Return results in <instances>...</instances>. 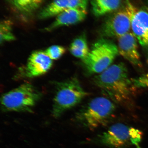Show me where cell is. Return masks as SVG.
I'll use <instances>...</instances> for the list:
<instances>
[{"label":"cell","mask_w":148,"mask_h":148,"mask_svg":"<svg viewBox=\"0 0 148 148\" xmlns=\"http://www.w3.org/2000/svg\"><path fill=\"white\" fill-rule=\"evenodd\" d=\"M41 97V92L34 86L25 83L3 94L1 108L4 112H32Z\"/></svg>","instance_id":"obj_3"},{"label":"cell","mask_w":148,"mask_h":148,"mask_svg":"<svg viewBox=\"0 0 148 148\" xmlns=\"http://www.w3.org/2000/svg\"><path fill=\"white\" fill-rule=\"evenodd\" d=\"M86 14V11L81 9H67L58 14L55 21L46 28V30L50 31L64 26L75 25L83 21Z\"/></svg>","instance_id":"obj_12"},{"label":"cell","mask_w":148,"mask_h":148,"mask_svg":"<svg viewBox=\"0 0 148 148\" xmlns=\"http://www.w3.org/2000/svg\"><path fill=\"white\" fill-rule=\"evenodd\" d=\"M66 51L65 48L62 46L54 45L47 48L45 52L52 60H56L60 58Z\"/></svg>","instance_id":"obj_17"},{"label":"cell","mask_w":148,"mask_h":148,"mask_svg":"<svg viewBox=\"0 0 148 148\" xmlns=\"http://www.w3.org/2000/svg\"><path fill=\"white\" fill-rule=\"evenodd\" d=\"M71 54L77 58L83 60L87 56L90 50L85 35L77 37L72 42L70 47Z\"/></svg>","instance_id":"obj_14"},{"label":"cell","mask_w":148,"mask_h":148,"mask_svg":"<svg viewBox=\"0 0 148 148\" xmlns=\"http://www.w3.org/2000/svg\"><path fill=\"white\" fill-rule=\"evenodd\" d=\"M115 110V105L111 99L98 97L79 110L76 117L86 127L93 129L107 123L114 115Z\"/></svg>","instance_id":"obj_5"},{"label":"cell","mask_w":148,"mask_h":148,"mask_svg":"<svg viewBox=\"0 0 148 148\" xmlns=\"http://www.w3.org/2000/svg\"><path fill=\"white\" fill-rule=\"evenodd\" d=\"M125 1L130 16L132 33L145 50L148 63V13L137 8L129 0Z\"/></svg>","instance_id":"obj_7"},{"label":"cell","mask_w":148,"mask_h":148,"mask_svg":"<svg viewBox=\"0 0 148 148\" xmlns=\"http://www.w3.org/2000/svg\"><path fill=\"white\" fill-rule=\"evenodd\" d=\"M16 9L22 13L29 14L38 8L42 0H11Z\"/></svg>","instance_id":"obj_15"},{"label":"cell","mask_w":148,"mask_h":148,"mask_svg":"<svg viewBox=\"0 0 148 148\" xmlns=\"http://www.w3.org/2000/svg\"><path fill=\"white\" fill-rule=\"evenodd\" d=\"M121 3L122 0H92V12L94 15L99 17L117 11Z\"/></svg>","instance_id":"obj_13"},{"label":"cell","mask_w":148,"mask_h":148,"mask_svg":"<svg viewBox=\"0 0 148 148\" xmlns=\"http://www.w3.org/2000/svg\"><path fill=\"white\" fill-rule=\"evenodd\" d=\"M53 64V60L45 52L35 51L29 56L25 66L20 69L18 75L25 78L39 77L49 71Z\"/></svg>","instance_id":"obj_8"},{"label":"cell","mask_w":148,"mask_h":148,"mask_svg":"<svg viewBox=\"0 0 148 148\" xmlns=\"http://www.w3.org/2000/svg\"><path fill=\"white\" fill-rule=\"evenodd\" d=\"M131 28L130 16L125 5L107 18L102 25L101 31L105 37L118 38L129 32Z\"/></svg>","instance_id":"obj_6"},{"label":"cell","mask_w":148,"mask_h":148,"mask_svg":"<svg viewBox=\"0 0 148 148\" xmlns=\"http://www.w3.org/2000/svg\"><path fill=\"white\" fill-rule=\"evenodd\" d=\"M118 42L119 54L133 65L141 67L137 41L134 34L129 32L118 38Z\"/></svg>","instance_id":"obj_10"},{"label":"cell","mask_w":148,"mask_h":148,"mask_svg":"<svg viewBox=\"0 0 148 148\" xmlns=\"http://www.w3.org/2000/svg\"><path fill=\"white\" fill-rule=\"evenodd\" d=\"M12 25L9 21H3L1 24V43L13 41L15 39L12 32Z\"/></svg>","instance_id":"obj_16"},{"label":"cell","mask_w":148,"mask_h":148,"mask_svg":"<svg viewBox=\"0 0 148 148\" xmlns=\"http://www.w3.org/2000/svg\"><path fill=\"white\" fill-rule=\"evenodd\" d=\"M52 107V115L57 118L78 104L87 95L76 77L57 83Z\"/></svg>","instance_id":"obj_2"},{"label":"cell","mask_w":148,"mask_h":148,"mask_svg":"<svg viewBox=\"0 0 148 148\" xmlns=\"http://www.w3.org/2000/svg\"><path fill=\"white\" fill-rule=\"evenodd\" d=\"M93 82L105 95L121 104L129 102L135 88L132 79L129 78L126 66L123 63L112 65L95 76Z\"/></svg>","instance_id":"obj_1"},{"label":"cell","mask_w":148,"mask_h":148,"mask_svg":"<svg viewBox=\"0 0 148 148\" xmlns=\"http://www.w3.org/2000/svg\"><path fill=\"white\" fill-rule=\"evenodd\" d=\"M118 54L117 46L113 42L103 38L98 40L82 60L86 73L91 75L102 73L112 65Z\"/></svg>","instance_id":"obj_4"},{"label":"cell","mask_w":148,"mask_h":148,"mask_svg":"<svg viewBox=\"0 0 148 148\" xmlns=\"http://www.w3.org/2000/svg\"><path fill=\"white\" fill-rule=\"evenodd\" d=\"M88 0H53L42 10L39 17L45 19L57 16L67 9L75 8L86 11Z\"/></svg>","instance_id":"obj_11"},{"label":"cell","mask_w":148,"mask_h":148,"mask_svg":"<svg viewBox=\"0 0 148 148\" xmlns=\"http://www.w3.org/2000/svg\"><path fill=\"white\" fill-rule=\"evenodd\" d=\"M132 127L121 123L111 126L100 137L101 144L114 148H123L132 144Z\"/></svg>","instance_id":"obj_9"},{"label":"cell","mask_w":148,"mask_h":148,"mask_svg":"<svg viewBox=\"0 0 148 148\" xmlns=\"http://www.w3.org/2000/svg\"><path fill=\"white\" fill-rule=\"evenodd\" d=\"M132 80L135 88H148V72Z\"/></svg>","instance_id":"obj_18"}]
</instances>
